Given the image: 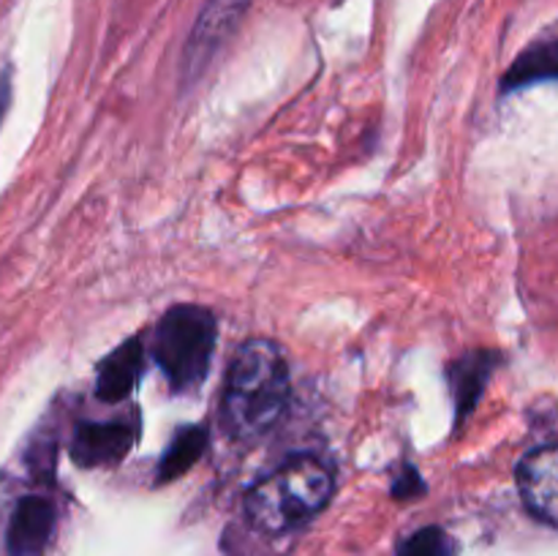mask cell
<instances>
[{
  "label": "cell",
  "mask_w": 558,
  "mask_h": 556,
  "mask_svg": "<svg viewBox=\"0 0 558 556\" xmlns=\"http://www.w3.org/2000/svg\"><path fill=\"white\" fill-rule=\"evenodd\" d=\"M289 403V365L267 338H251L229 365L221 423L232 439L256 442L276 428Z\"/></svg>",
  "instance_id": "1"
},
{
  "label": "cell",
  "mask_w": 558,
  "mask_h": 556,
  "mask_svg": "<svg viewBox=\"0 0 558 556\" xmlns=\"http://www.w3.org/2000/svg\"><path fill=\"white\" fill-rule=\"evenodd\" d=\"M332 496V472L314 456H300L278 467L245 496V512L267 534L289 532L311 521Z\"/></svg>",
  "instance_id": "2"
},
{
  "label": "cell",
  "mask_w": 558,
  "mask_h": 556,
  "mask_svg": "<svg viewBox=\"0 0 558 556\" xmlns=\"http://www.w3.org/2000/svg\"><path fill=\"white\" fill-rule=\"evenodd\" d=\"M216 349V319L199 305H174L153 333V360L163 371L174 392H189L202 385Z\"/></svg>",
  "instance_id": "3"
},
{
  "label": "cell",
  "mask_w": 558,
  "mask_h": 556,
  "mask_svg": "<svg viewBox=\"0 0 558 556\" xmlns=\"http://www.w3.org/2000/svg\"><path fill=\"white\" fill-rule=\"evenodd\" d=\"M251 0H207L185 44V76H199L243 22Z\"/></svg>",
  "instance_id": "4"
},
{
  "label": "cell",
  "mask_w": 558,
  "mask_h": 556,
  "mask_svg": "<svg viewBox=\"0 0 558 556\" xmlns=\"http://www.w3.org/2000/svg\"><path fill=\"white\" fill-rule=\"evenodd\" d=\"M518 488L529 510L558 529V445L537 447L518 463Z\"/></svg>",
  "instance_id": "5"
},
{
  "label": "cell",
  "mask_w": 558,
  "mask_h": 556,
  "mask_svg": "<svg viewBox=\"0 0 558 556\" xmlns=\"http://www.w3.org/2000/svg\"><path fill=\"white\" fill-rule=\"evenodd\" d=\"M134 445V428L125 423H82L71 442V458L80 467H109L123 461Z\"/></svg>",
  "instance_id": "6"
},
{
  "label": "cell",
  "mask_w": 558,
  "mask_h": 556,
  "mask_svg": "<svg viewBox=\"0 0 558 556\" xmlns=\"http://www.w3.org/2000/svg\"><path fill=\"white\" fill-rule=\"evenodd\" d=\"M54 527V507L44 496H25L9 523V551L14 556H36L47 545Z\"/></svg>",
  "instance_id": "7"
},
{
  "label": "cell",
  "mask_w": 558,
  "mask_h": 556,
  "mask_svg": "<svg viewBox=\"0 0 558 556\" xmlns=\"http://www.w3.org/2000/svg\"><path fill=\"white\" fill-rule=\"evenodd\" d=\"M142 368H145V349H142L140 338L123 341L112 354H107L101 365H98L96 376V392L101 401L118 403L134 390L140 382Z\"/></svg>",
  "instance_id": "8"
},
{
  "label": "cell",
  "mask_w": 558,
  "mask_h": 556,
  "mask_svg": "<svg viewBox=\"0 0 558 556\" xmlns=\"http://www.w3.org/2000/svg\"><path fill=\"white\" fill-rule=\"evenodd\" d=\"M494 365H496L494 352H474L469 354V358L458 360V363L450 368L452 398H456V407L461 418L466 412H472L474 403L480 401V392H483Z\"/></svg>",
  "instance_id": "9"
},
{
  "label": "cell",
  "mask_w": 558,
  "mask_h": 556,
  "mask_svg": "<svg viewBox=\"0 0 558 556\" xmlns=\"http://www.w3.org/2000/svg\"><path fill=\"white\" fill-rule=\"evenodd\" d=\"M545 80H558V41L534 44L526 52L518 55V60L501 80V90L510 93Z\"/></svg>",
  "instance_id": "10"
},
{
  "label": "cell",
  "mask_w": 558,
  "mask_h": 556,
  "mask_svg": "<svg viewBox=\"0 0 558 556\" xmlns=\"http://www.w3.org/2000/svg\"><path fill=\"white\" fill-rule=\"evenodd\" d=\"M205 447H207L205 425H189V428H180L178 436L172 439V445H169L167 452H163L161 467H158V478L161 480L180 478L185 469H191L196 461H199Z\"/></svg>",
  "instance_id": "11"
},
{
  "label": "cell",
  "mask_w": 558,
  "mask_h": 556,
  "mask_svg": "<svg viewBox=\"0 0 558 556\" xmlns=\"http://www.w3.org/2000/svg\"><path fill=\"white\" fill-rule=\"evenodd\" d=\"M398 556H458L456 540L439 527H425L403 540Z\"/></svg>",
  "instance_id": "12"
},
{
  "label": "cell",
  "mask_w": 558,
  "mask_h": 556,
  "mask_svg": "<svg viewBox=\"0 0 558 556\" xmlns=\"http://www.w3.org/2000/svg\"><path fill=\"white\" fill-rule=\"evenodd\" d=\"M414 485H417V488H423V483H420V474L414 472V469H407V472L396 480L392 491H396V496H407V494H412Z\"/></svg>",
  "instance_id": "13"
},
{
  "label": "cell",
  "mask_w": 558,
  "mask_h": 556,
  "mask_svg": "<svg viewBox=\"0 0 558 556\" xmlns=\"http://www.w3.org/2000/svg\"><path fill=\"white\" fill-rule=\"evenodd\" d=\"M9 98H11V71L5 69L0 74V120H3L5 107H9Z\"/></svg>",
  "instance_id": "14"
}]
</instances>
